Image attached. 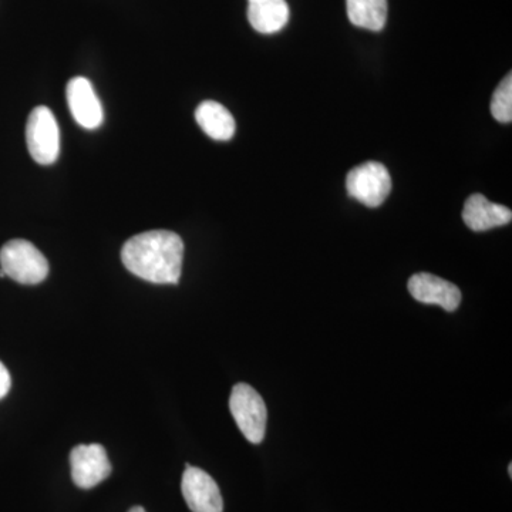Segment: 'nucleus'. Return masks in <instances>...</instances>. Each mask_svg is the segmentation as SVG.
Here are the masks:
<instances>
[{"label": "nucleus", "mask_w": 512, "mask_h": 512, "mask_svg": "<svg viewBox=\"0 0 512 512\" xmlns=\"http://www.w3.org/2000/svg\"><path fill=\"white\" fill-rule=\"evenodd\" d=\"M184 242L175 232L148 231L128 239L121 261L131 274L157 285H177L183 271Z\"/></svg>", "instance_id": "1"}, {"label": "nucleus", "mask_w": 512, "mask_h": 512, "mask_svg": "<svg viewBox=\"0 0 512 512\" xmlns=\"http://www.w3.org/2000/svg\"><path fill=\"white\" fill-rule=\"evenodd\" d=\"M0 269L22 285H37L49 275L45 255L26 239H12L0 249Z\"/></svg>", "instance_id": "2"}, {"label": "nucleus", "mask_w": 512, "mask_h": 512, "mask_svg": "<svg viewBox=\"0 0 512 512\" xmlns=\"http://www.w3.org/2000/svg\"><path fill=\"white\" fill-rule=\"evenodd\" d=\"M229 410L245 439L252 444L264 440L268 410L261 394L254 387L245 383L235 384L229 399Z\"/></svg>", "instance_id": "3"}, {"label": "nucleus", "mask_w": 512, "mask_h": 512, "mask_svg": "<svg viewBox=\"0 0 512 512\" xmlns=\"http://www.w3.org/2000/svg\"><path fill=\"white\" fill-rule=\"evenodd\" d=\"M26 143L30 156L37 164L55 163L60 153V130L52 110L40 106L30 113L26 126Z\"/></svg>", "instance_id": "4"}, {"label": "nucleus", "mask_w": 512, "mask_h": 512, "mask_svg": "<svg viewBox=\"0 0 512 512\" xmlns=\"http://www.w3.org/2000/svg\"><path fill=\"white\" fill-rule=\"evenodd\" d=\"M350 197L370 208L380 207L392 191V177L383 164L369 161L353 168L346 177Z\"/></svg>", "instance_id": "5"}, {"label": "nucleus", "mask_w": 512, "mask_h": 512, "mask_svg": "<svg viewBox=\"0 0 512 512\" xmlns=\"http://www.w3.org/2000/svg\"><path fill=\"white\" fill-rule=\"evenodd\" d=\"M74 484L90 490L103 483L111 474V463L106 448L100 444H80L70 453Z\"/></svg>", "instance_id": "6"}, {"label": "nucleus", "mask_w": 512, "mask_h": 512, "mask_svg": "<svg viewBox=\"0 0 512 512\" xmlns=\"http://www.w3.org/2000/svg\"><path fill=\"white\" fill-rule=\"evenodd\" d=\"M185 503L192 512H222L224 501L220 487L210 474L187 464L181 481Z\"/></svg>", "instance_id": "7"}, {"label": "nucleus", "mask_w": 512, "mask_h": 512, "mask_svg": "<svg viewBox=\"0 0 512 512\" xmlns=\"http://www.w3.org/2000/svg\"><path fill=\"white\" fill-rule=\"evenodd\" d=\"M67 103L79 126L94 130L103 124L104 111L93 84L86 77H74L67 84Z\"/></svg>", "instance_id": "8"}, {"label": "nucleus", "mask_w": 512, "mask_h": 512, "mask_svg": "<svg viewBox=\"0 0 512 512\" xmlns=\"http://www.w3.org/2000/svg\"><path fill=\"white\" fill-rule=\"evenodd\" d=\"M409 292L416 301L427 305H439L447 312L456 311L463 299L456 285L426 272L413 275L409 279Z\"/></svg>", "instance_id": "9"}, {"label": "nucleus", "mask_w": 512, "mask_h": 512, "mask_svg": "<svg viewBox=\"0 0 512 512\" xmlns=\"http://www.w3.org/2000/svg\"><path fill=\"white\" fill-rule=\"evenodd\" d=\"M463 220L471 231L483 232L510 224L512 212L505 205L488 201L484 195L474 194L464 205Z\"/></svg>", "instance_id": "10"}, {"label": "nucleus", "mask_w": 512, "mask_h": 512, "mask_svg": "<svg viewBox=\"0 0 512 512\" xmlns=\"http://www.w3.org/2000/svg\"><path fill=\"white\" fill-rule=\"evenodd\" d=\"M286 0H248V20L252 28L262 35L281 32L289 22Z\"/></svg>", "instance_id": "11"}, {"label": "nucleus", "mask_w": 512, "mask_h": 512, "mask_svg": "<svg viewBox=\"0 0 512 512\" xmlns=\"http://www.w3.org/2000/svg\"><path fill=\"white\" fill-rule=\"evenodd\" d=\"M195 120L208 137L217 141H228L235 134V120L227 107L217 101H202L195 110Z\"/></svg>", "instance_id": "12"}, {"label": "nucleus", "mask_w": 512, "mask_h": 512, "mask_svg": "<svg viewBox=\"0 0 512 512\" xmlns=\"http://www.w3.org/2000/svg\"><path fill=\"white\" fill-rule=\"evenodd\" d=\"M346 10L357 28L380 32L386 25L387 0H346Z\"/></svg>", "instance_id": "13"}, {"label": "nucleus", "mask_w": 512, "mask_h": 512, "mask_svg": "<svg viewBox=\"0 0 512 512\" xmlns=\"http://www.w3.org/2000/svg\"><path fill=\"white\" fill-rule=\"evenodd\" d=\"M491 114L500 123L512 121V76L511 73L495 89L491 99Z\"/></svg>", "instance_id": "14"}, {"label": "nucleus", "mask_w": 512, "mask_h": 512, "mask_svg": "<svg viewBox=\"0 0 512 512\" xmlns=\"http://www.w3.org/2000/svg\"><path fill=\"white\" fill-rule=\"evenodd\" d=\"M10 386H12V379H10L9 370L0 362V400L9 393Z\"/></svg>", "instance_id": "15"}, {"label": "nucleus", "mask_w": 512, "mask_h": 512, "mask_svg": "<svg viewBox=\"0 0 512 512\" xmlns=\"http://www.w3.org/2000/svg\"><path fill=\"white\" fill-rule=\"evenodd\" d=\"M128 512H146V510H144V508H143V507H133V508H131V510H130V511H128Z\"/></svg>", "instance_id": "16"}, {"label": "nucleus", "mask_w": 512, "mask_h": 512, "mask_svg": "<svg viewBox=\"0 0 512 512\" xmlns=\"http://www.w3.org/2000/svg\"><path fill=\"white\" fill-rule=\"evenodd\" d=\"M508 473H510V476H512V464H510V466H508Z\"/></svg>", "instance_id": "17"}]
</instances>
